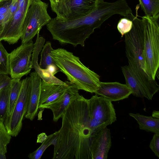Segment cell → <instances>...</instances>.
Here are the masks:
<instances>
[{
  "instance_id": "6da1fadb",
  "label": "cell",
  "mask_w": 159,
  "mask_h": 159,
  "mask_svg": "<svg viewBox=\"0 0 159 159\" xmlns=\"http://www.w3.org/2000/svg\"><path fill=\"white\" fill-rule=\"evenodd\" d=\"M53 145V159H92L93 135L90 126L89 99L80 95L63 114Z\"/></svg>"
},
{
  "instance_id": "7a4b0ae2",
  "label": "cell",
  "mask_w": 159,
  "mask_h": 159,
  "mask_svg": "<svg viewBox=\"0 0 159 159\" xmlns=\"http://www.w3.org/2000/svg\"><path fill=\"white\" fill-rule=\"evenodd\" d=\"M124 12L123 6L119 0L112 2L99 0L96 8L88 15L72 20L52 18L47 27L53 39L61 43L83 47L86 39L94 33L95 29L100 28L112 16H121Z\"/></svg>"
},
{
  "instance_id": "3957f363",
  "label": "cell",
  "mask_w": 159,
  "mask_h": 159,
  "mask_svg": "<svg viewBox=\"0 0 159 159\" xmlns=\"http://www.w3.org/2000/svg\"><path fill=\"white\" fill-rule=\"evenodd\" d=\"M131 30L125 34V52L128 65L121 67L123 74L132 75L144 88L150 98L159 90V85L153 80L146 69L143 55V20L133 16Z\"/></svg>"
},
{
  "instance_id": "277c9868",
  "label": "cell",
  "mask_w": 159,
  "mask_h": 159,
  "mask_svg": "<svg viewBox=\"0 0 159 159\" xmlns=\"http://www.w3.org/2000/svg\"><path fill=\"white\" fill-rule=\"evenodd\" d=\"M50 55L60 71L79 90L95 93L100 82V76L84 65L79 57L62 48L53 49Z\"/></svg>"
},
{
  "instance_id": "5b68a950",
  "label": "cell",
  "mask_w": 159,
  "mask_h": 159,
  "mask_svg": "<svg viewBox=\"0 0 159 159\" xmlns=\"http://www.w3.org/2000/svg\"><path fill=\"white\" fill-rule=\"evenodd\" d=\"M143 55L147 71L154 80L159 67V16H142Z\"/></svg>"
},
{
  "instance_id": "8992f818",
  "label": "cell",
  "mask_w": 159,
  "mask_h": 159,
  "mask_svg": "<svg viewBox=\"0 0 159 159\" xmlns=\"http://www.w3.org/2000/svg\"><path fill=\"white\" fill-rule=\"evenodd\" d=\"M48 4L41 0H33L24 20L21 43L32 40L42 27L51 19L48 13Z\"/></svg>"
},
{
  "instance_id": "52a82bcc",
  "label": "cell",
  "mask_w": 159,
  "mask_h": 159,
  "mask_svg": "<svg viewBox=\"0 0 159 159\" xmlns=\"http://www.w3.org/2000/svg\"><path fill=\"white\" fill-rule=\"evenodd\" d=\"M90 116V126L93 137L99 131L116 120L111 101L96 95L89 99Z\"/></svg>"
},
{
  "instance_id": "ba28073f",
  "label": "cell",
  "mask_w": 159,
  "mask_h": 159,
  "mask_svg": "<svg viewBox=\"0 0 159 159\" xmlns=\"http://www.w3.org/2000/svg\"><path fill=\"white\" fill-rule=\"evenodd\" d=\"M31 88V79L27 77L22 80L20 91L14 110L4 123L8 134L16 137L20 132L22 120L26 114Z\"/></svg>"
},
{
  "instance_id": "9c48e42d",
  "label": "cell",
  "mask_w": 159,
  "mask_h": 159,
  "mask_svg": "<svg viewBox=\"0 0 159 159\" xmlns=\"http://www.w3.org/2000/svg\"><path fill=\"white\" fill-rule=\"evenodd\" d=\"M34 46L32 40L22 43L9 55V75L12 79H21L32 68L31 57Z\"/></svg>"
},
{
  "instance_id": "30bf717a",
  "label": "cell",
  "mask_w": 159,
  "mask_h": 159,
  "mask_svg": "<svg viewBox=\"0 0 159 159\" xmlns=\"http://www.w3.org/2000/svg\"><path fill=\"white\" fill-rule=\"evenodd\" d=\"M33 0H24L16 11L5 24L0 35V41L4 40L10 44L17 43L20 39L25 18Z\"/></svg>"
},
{
  "instance_id": "8fae6325",
  "label": "cell",
  "mask_w": 159,
  "mask_h": 159,
  "mask_svg": "<svg viewBox=\"0 0 159 159\" xmlns=\"http://www.w3.org/2000/svg\"><path fill=\"white\" fill-rule=\"evenodd\" d=\"M67 88L63 94L56 102L49 105L47 109L53 113V120L57 122L69 106L80 96L79 89L74 84L66 81Z\"/></svg>"
},
{
  "instance_id": "7c38bea8",
  "label": "cell",
  "mask_w": 159,
  "mask_h": 159,
  "mask_svg": "<svg viewBox=\"0 0 159 159\" xmlns=\"http://www.w3.org/2000/svg\"><path fill=\"white\" fill-rule=\"evenodd\" d=\"M111 101H116L127 98L131 91L127 85L118 82H100L95 93Z\"/></svg>"
},
{
  "instance_id": "4fadbf2b",
  "label": "cell",
  "mask_w": 159,
  "mask_h": 159,
  "mask_svg": "<svg viewBox=\"0 0 159 159\" xmlns=\"http://www.w3.org/2000/svg\"><path fill=\"white\" fill-rule=\"evenodd\" d=\"M111 145L110 129L106 127L93 138L91 146L92 159H107Z\"/></svg>"
},
{
  "instance_id": "5bb4252c",
  "label": "cell",
  "mask_w": 159,
  "mask_h": 159,
  "mask_svg": "<svg viewBox=\"0 0 159 159\" xmlns=\"http://www.w3.org/2000/svg\"><path fill=\"white\" fill-rule=\"evenodd\" d=\"M67 88V85L47 83L42 80L39 109H44L58 100Z\"/></svg>"
},
{
  "instance_id": "9a60e30c",
  "label": "cell",
  "mask_w": 159,
  "mask_h": 159,
  "mask_svg": "<svg viewBox=\"0 0 159 159\" xmlns=\"http://www.w3.org/2000/svg\"><path fill=\"white\" fill-rule=\"evenodd\" d=\"M31 88L28 103L25 117L32 120L36 116L39 109L41 79L35 71L30 75Z\"/></svg>"
},
{
  "instance_id": "2e32d148",
  "label": "cell",
  "mask_w": 159,
  "mask_h": 159,
  "mask_svg": "<svg viewBox=\"0 0 159 159\" xmlns=\"http://www.w3.org/2000/svg\"><path fill=\"white\" fill-rule=\"evenodd\" d=\"M99 0H71L70 15L67 20L80 18L89 14L97 7Z\"/></svg>"
},
{
  "instance_id": "e0dca14e",
  "label": "cell",
  "mask_w": 159,
  "mask_h": 159,
  "mask_svg": "<svg viewBox=\"0 0 159 159\" xmlns=\"http://www.w3.org/2000/svg\"><path fill=\"white\" fill-rule=\"evenodd\" d=\"M129 115L137 121L140 129L154 133L159 134V119L141 115L138 113H130Z\"/></svg>"
},
{
  "instance_id": "ac0fdd59",
  "label": "cell",
  "mask_w": 159,
  "mask_h": 159,
  "mask_svg": "<svg viewBox=\"0 0 159 159\" xmlns=\"http://www.w3.org/2000/svg\"><path fill=\"white\" fill-rule=\"evenodd\" d=\"M52 10L57 14L56 19L67 20L70 16L71 0H49Z\"/></svg>"
},
{
  "instance_id": "d6986e66",
  "label": "cell",
  "mask_w": 159,
  "mask_h": 159,
  "mask_svg": "<svg viewBox=\"0 0 159 159\" xmlns=\"http://www.w3.org/2000/svg\"><path fill=\"white\" fill-rule=\"evenodd\" d=\"M22 83V80H20V79H11V88L6 118L11 114L14 110L20 91Z\"/></svg>"
},
{
  "instance_id": "ffe728a7",
  "label": "cell",
  "mask_w": 159,
  "mask_h": 159,
  "mask_svg": "<svg viewBox=\"0 0 159 159\" xmlns=\"http://www.w3.org/2000/svg\"><path fill=\"white\" fill-rule=\"evenodd\" d=\"M11 88L10 84L0 91V120L4 122L7 115Z\"/></svg>"
},
{
  "instance_id": "44dd1931",
  "label": "cell",
  "mask_w": 159,
  "mask_h": 159,
  "mask_svg": "<svg viewBox=\"0 0 159 159\" xmlns=\"http://www.w3.org/2000/svg\"><path fill=\"white\" fill-rule=\"evenodd\" d=\"M141 9L149 17L159 16V0H139Z\"/></svg>"
},
{
  "instance_id": "7402d4cb",
  "label": "cell",
  "mask_w": 159,
  "mask_h": 159,
  "mask_svg": "<svg viewBox=\"0 0 159 159\" xmlns=\"http://www.w3.org/2000/svg\"><path fill=\"white\" fill-rule=\"evenodd\" d=\"M11 136L8 133L4 123L0 120V159H6L7 146L10 143Z\"/></svg>"
},
{
  "instance_id": "603a6c76",
  "label": "cell",
  "mask_w": 159,
  "mask_h": 159,
  "mask_svg": "<svg viewBox=\"0 0 159 159\" xmlns=\"http://www.w3.org/2000/svg\"><path fill=\"white\" fill-rule=\"evenodd\" d=\"M57 134V131H56L47 136V138L40 147L34 152L30 153L28 157L30 159H40L46 149L50 145L54 144Z\"/></svg>"
},
{
  "instance_id": "cb8c5ba5",
  "label": "cell",
  "mask_w": 159,
  "mask_h": 159,
  "mask_svg": "<svg viewBox=\"0 0 159 159\" xmlns=\"http://www.w3.org/2000/svg\"><path fill=\"white\" fill-rule=\"evenodd\" d=\"M9 55L0 41V75H9Z\"/></svg>"
},
{
  "instance_id": "d4e9b609",
  "label": "cell",
  "mask_w": 159,
  "mask_h": 159,
  "mask_svg": "<svg viewBox=\"0 0 159 159\" xmlns=\"http://www.w3.org/2000/svg\"><path fill=\"white\" fill-rule=\"evenodd\" d=\"M133 27L132 21L128 18H123L119 20L117 25V29L122 37L129 33Z\"/></svg>"
},
{
  "instance_id": "484cf974",
  "label": "cell",
  "mask_w": 159,
  "mask_h": 159,
  "mask_svg": "<svg viewBox=\"0 0 159 159\" xmlns=\"http://www.w3.org/2000/svg\"><path fill=\"white\" fill-rule=\"evenodd\" d=\"M149 147L158 157H159V134L155 133L151 141Z\"/></svg>"
},
{
  "instance_id": "4316f807",
  "label": "cell",
  "mask_w": 159,
  "mask_h": 159,
  "mask_svg": "<svg viewBox=\"0 0 159 159\" xmlns=\"http://www.w3.org/2000/svg\"><path fill=\"white\" fill-rule=\"evenodd\" d=\"M12 1V0H6L0 2V14L8 15L9 7Z\"/></svg>"
},
{
  "instance_id": "83f0119b",
  "label": "cell",
  "mask_w": 159,
  "mask_h": 159,
  "mask_svg": "<svg viewBox=\"0 0 159 159\" xmlns=\"http://www.w3.org/2000/svg\"><path fill=\"white\" fill-rule=\"evenodd\" d=\"M11 79L7 75H0V91L11 84Z\"/></svg>"
},
{
  "instance_id": "f1b7e54d",
  "label": "cell",
  "mask_w": 159,
  "mask_h": 159,
  "mask_svg": "<svg viewBox=\"0 0 159 159\" xmlns=\"http://www.w3.org/2000/svg\"><path fill=\"white\" fill-rule=\"evenodd\" d=\"M8 20V14H0V35L5 24Z\"/></svg>"
},
{
  "instance_id": "f546056e",
  "label": "cell",
  "mask_w": 159,
  "mask_h": 159,
  "mask_svg": "<svg viewBox=\"0 0 159 159\" xmlns=\"http://www.w3.org/2000/svg\"><path fill=\"white\" fill-rule=\"evenodd\" d=\"M48 70L52 74L54 75L60 70L56 65H52L49 66L47 68Z\"/></svg>"
},
{
  "instance_id": "4dcf8cb0",
  "label": "cell",
  "mask_w": 159,
  "mask_h": 159,
  "mask_svg": "<svg viewBox=\"0 0 159 159\" xmlns=\"http://www.w3.org/2000/svg\"><path fill=\"white\" fill-rule=\"evenodd\" d=\"M47 136L45 133H43L38 135L37 137V142L42 143L47 138Z\"/></svg>"
},
{
  "instance_id": "1f68e13d",
  "label": "cell",
  "mask_w": 159,
  "mask_h": 159,
  "mask_svg": "<svg viewBox=\"0 0 159 159\" xmlns=\"http://www.w3.org/2000/svg\"><path fill=\"white\" fill-rule=\"evenodd\" d=\"M159 111H154L152 113V116L156 118L159 119Z\"/></svg>"
},
{
  "instance_id": "d6a6232c",
  "label": "cell",
  "mask_w": 159,
  "mask_h": 159,
  "mask_svg": "<svg viewBox=\"0 0 159 159\" xmlns=\"http://www.w3.org/2000/svg\"><path fill=\"white\" fill-rule=\"evenodd\" d=\"M5 0H0V2H2V1H4Z\"/></svg>"
}]
</instances>
